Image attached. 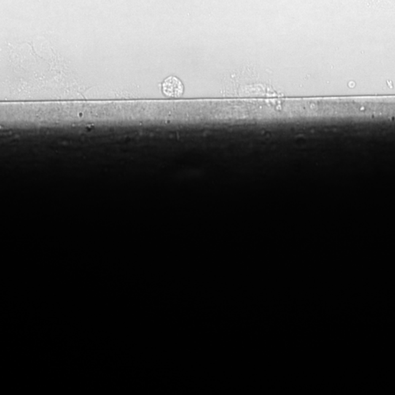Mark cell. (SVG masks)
Masks as SVG:
<instances>
[{
	"label": "cell",
	"instance_id": "cell-1",
	"mask_svg": "<svg viewBox=\"0 0 395 395\" xmlns=\"http://www.w3.org/2000/svg\"><path fill=\"white\" fill-rule=\"evenodd\" d=\"M162 91L167 96L178 98L182 95L184 87L177 78L169 77L164 81Z\"/></svg>",
	"mask_w": 395,
	"mask_h": 395
}]
</instances>
